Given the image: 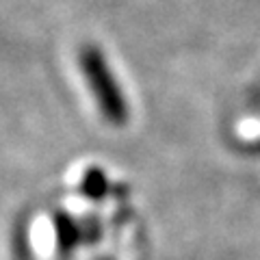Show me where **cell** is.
Returning a JSON list of instances; mask_svg holds the SVG:
<instances>
[{"label":"cell","mask_w":260,"mask_h":260,"mask_svg":"<svg viewBox=\"0 0 260 260\" xmlns=\"http://www.w3.org/2000/svg\"><path fill=\"white\" fill-rule=\"evenodd\" d=\"M83 65H85V70H89V76L93 78L95 93L100 95V100L104 102L102 107H107V113L113 119H119L121 111H124V104H119V95L115 91V87H113V80L107 72V65L100 59V54L95 50H85Z\"/></svg>","instance_id":"1"}]
</instances>
